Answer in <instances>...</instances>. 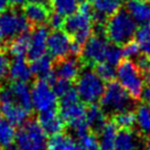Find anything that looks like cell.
<instances>
[{
    "label": "cell",
    "instance_id": "7dc6e473",
    "mask_svg": "<svg viewBox=\"0 0 150 150\" xmlns=\"http://www.w3.org/2000/svg\"><path fill=\"white\" fill-rule=\"evenodd\" d=\"M0 150H4V148H2V147H1V146H0Z\"/></svg>",
    "mask_w": 150,
    "mask_h": 150
},
{
    "label": "cell",
    "instance_id": "bcb514c9",
    "mask_svg": "<svg viewBox=\"0 0 150 150\" xmlns=\"http://www.w3.org/2000/svg\"><path fill=\"white\" fill-rule=\"evenodd\" d=\"M2 119V112H1V109H0V120Z\"/></svg>",
    "mask_w": 150,
    "mask_h": 150
},
{
    "label": "cell",
    "instance_id": "83f0119b",
    "mask_svg": "<svg viewBox=\"0 0 150 150\" xmlns=\"http://www.w3.org/2000/svg\"><path fill=\"white\" fill-rule=\"evenodd\" d=\"M52 9L63 17L75 13L80 8V0H51Z\"/></svg>",
    "mask_w": 150,
    "mask_h": 150
},
{
    "label": "cell",
    "instance_id": "9a60e30c",
    "mask_svg": "<svg viewBox=\"0 0 150 150\" xmlns=\"http://www.w3.org/2000/svg\"><path fill=\"white\" fill-rule=\"evenodd\" d=\"M38 122L40 124V126L42 127L43 130L45 131V134L49 136L62 132L65 128V122H63L61 116L59 115L57 109L40 112Z\"/></svg>",
    "mask_w": 150,
    "mask_h": 150
},
{
    "label": "cell",
    "instance_id": "5b68a950",
    "mask_svg": "<svg viewBox=\"0 0 150 150\" xmlns=\"http://www.w3.org/2000/svg\"><path fill=\"white\" fill-rule=\"evenodd\" d=\"M57 112L71 129L86 122V107L73 87L60 97Z\"/></svg>",
    "mask_w": 150,
    "mask_h": 150
},
{
    "label": "cell",
    "instance_id": "d6a6232c",
    "mask_svg": "<svg viewBox=\"0 0 150 150\" xmlns=\"http://www.w3.org/2000/svg\"><path fill=\"white\" fill-rule=\"evenodd\" d=\"M122 59H124L122 47H120V45L114 44V43H112V45L109 44V47H108V51H107V54H106V60H105V62H107V63H109V64L116 66L122 61Z\"/></svg>",
    "mask_w": 150,
    "mask_h": 150
},
{
    "label": "cell",
    "instance_id": "6da1fadb",
    "mask_svg": "<svg viewBox=\"0 0 150 150\" xmlns=\"http://www.w3.org/2000/svg\"><path fill=\"white\" fill-rule=\"evenodd\" d=\"M93 8L88 2H82L79 10L64 19L63 30L72 40L84 45L93 32Z\"/></svg>",
    "mask_w": 150,
    "mask_h": 150
},
{
    "label": "cell",
    "instance_id": "7bdbcfd3",
    "mask_svg": "<svg viewBox=\"0 0 150 150\" xmlns=\"http://www.w3.org/2000/svg\"><path fill=\"white\" fill-rule=\"evenodd\" d=\"M144 144H145V150H150V135L146 136Z\"/></svg>",
    "mask_w": 150,
    "mask_h": 150
},
{
    "label": "cell",
    "instance_id": "4fadbf2b",
    "mask_svg": "<svg viewBox=\"0 0 150 150\" xmlns=\"http://www.w3.org/2000/svg\"><path fill=\"white\" fill-rule=\"evenodd\" d=\"M80 61L76 59V56H66L61 60H57L56 64H54L53 72L57 79L66 80L73 82L77 79L81 73Z\"/></svg>",
    "mask_w": 150,
    "mask_h": 150
},
{
    "label": "cell",
    "instance_id": "d590c367",
    "mask_svg": "<svg viewBox=\"0 0 150 150\" xmlns=\"http://www.w3.org/2000/svg\"><path fill=\"white\" fill-rule=\"evenodd\" d=\"M10 61L9 54L5 51L0 52V81H4L8 77L10 71Z\"/></svg>",
    "mask_w": 150,
    "mask_h": 150
},
{
    "label": "cell",
    "instance_id": "603a6c76",
    "mask_svg": "<svg viewBox=\"0 0 150 150\" xmlns=\"http://www.w3.org/2000/svg\"><path fill=\"white\" fill-rule=\"evenodd\" d=\"M80 145L75 141L74 137L64 134L63 131L52 135L47 139L49 150H79Z\"/></svg>",
    "mask_w": 150,
    "mask_h": 150
},
{
    "label": "cell",
    "instance_id": "5bb4252c",
    "mask_svg": "<svg viewBox=\"0 0 150 150\" xmlns=\"http://www.w3.org/2000/svg\"><path fill=\"white\" fill-rule=\"evenodd\" d=\"M114 150H145L141 132L132 131V129H120L117 134Z\"/></svg>",
    "mask_w": 150,
    "mask_h": 150
},
{
    "label": "cell",
    "instance_id": "c3c4849f",
    "mask_svg": "<svg viewBox=\"0 0 150 150\" xmlns=\"http://www.w3.org/2000/svg\"><path fill=\"white\" fill-rule=\"evenodd\" d=\"M80 1H81V2H83V0H80Z\"/></svg>",
    "mask_w": 150,
    "mask_h": 150
},
{
    "label": "cell",
    "instance_id": "ab89813d",
    "mask_svg": "<svg viewBox=\"0 0 150 150\" xmlns=\"http://www.w3.org/2000/svg\"><path fill=\"white\" fill-rule=\"evenodd\" d=\"M141 97L145 102H150V84H147L142 89Z\"/></svg>",
    "mask_w": 150,
    "mask_h": 150
},
{
    "label": "cell",
    "instance_id": "681fc988",
    "mask_svg": "<svg viewBox=\"0 0 150 150\" xmlns=\"http://www.w3.org/2000/svg\"><path fill=\"white\" fill-rule=\"evenodd\" d=\"M117 1H122V0H117Z\"/></svg>",
    "mask_w": 150,
    "mask_h": 150
},
{
    "label": "cell",
    "instance_id": "277c9868",
    "mask_svg": "<svg viewBox=\"0 0 150 150\" xmlns=\"http://www.w3.org/2000/svg\"><path fill=\"white\" fill-rule=\"evenodd\" d=\"M116 79L132 98H140L145 87V75L136 62L129 59L122 60L116 70Z\"/></svg>",
    "mask_w": 150,
    "mask_h": 150
},
{
    "label": "cell",
    "instance_id": "8d00e7d4",
    "mask_svg": "<svg viewBox=\"0 0 150 150\" xmlns=\"http://www.w3.org/2000/svg\"><path fill=\"white\" fill-rule=\"evenodd\" d=\"M122 52H124V57L126 59H134V57H138L139 56V47L136 43V41H130L127 44L124 45L122 47Z\"/></svg>",
    "mask_w": 150,
    "mask_h": 150
},
{
    "label": "cell",
    "instance_id": "60d3db41",
    "mask_svg": "<svg viewBox=\"0 0 150 150\" xmlns=\"http://www.w3.org/2000/svg\"><path fill=\"white\" fill-rule=\"evenodd\" d=\"M8 6H9V0H0V13L7 10Z\"/></svg>",
    "mask_w": 150,
    "mask_h": 150
},
{
    "label": "cell",
    "instance_id": "d4e9b609",
    "mask_svg": "<svg viewBox=\"0 0 150 150\" xmlns=\"http://www.w3.org/2000/svg\"><path fill=\"white\" fill-rule=\"evenodd\" d=\"M31 33L30 30L19 34L17 38L9 42V54L13 56H25L28 53L29 44H30Z\"/></svg>",
    "mask_w": 150,
    "mask_h": 150
},
{
    "label": "cell",
    "instance_id": "7c38bea8",
    "mask_svg": "<svg viewBox=\"0 0 150 150\" xmlns=\"http://www.w3.org/2000/svg\"><path fill=\"white\" fill-rule=\"evenodd\" d=\"M49 37V29L44 24L37 25L31 33L30 44L28 49V59L32 62L45 54L47 51V41Z\"/></svg>",
    "mask_w": 150,
    "mask_h": 150
},
{
    "label": "cell",
    "instance_id": "f6af8a7d",
    "mask_svg": "<svg viewBox=\"0 0 150 150\" xmlns=\"http://www.w3.org/2000/svg\"><path fill=\"white\" fill-rule=\"evenodd\" d=\"M5 45H6L5 41H4V39H2V37L0 35V50H2V49L5 47Z\"/></svg>",
    "mask_w": 150,
    "mask_h": 150
},
{
    "label": "cell",
    "instance_id": "8fae6325",
    "mask_svg": "<svg viewBox=\"0 0 150 150\" xmlns=\"http://www.w3.org/2000/svg\"><path fill=\"white\" fill-rule=\"evenodd\" d=\"M73 40L67 33L61 29L53 30L49 33L47 41V50L49 54L55 59L61 60L63 57L71 55V47H72Z\"/></svg>",
    "mask_w": 150,
    "mask_h": 150
},
{
    "label": "cell",
    "instance_id": "4316f807",
    "mask_svg": "<svg viewBox=\"0 0 150 150\" xmlns=\"http://www.w3.org/2000/svg\"><path fill=\"white\" fill-rule=\"evenodd\" d=\"M135 39L141 53L150 57V23L142 24L140 28L137 29Z\"/></svg>",
    "mask_w": 150,
    "mask_h": 150
},
{
    "label": "cell",
    "instance_id": "836d02e7",
    "mask_svg": "<svg viewBox=\"0 0 150 150\" xmlns=\"http://www.w3.org/2000/svg\"><path fill=\"white\" fill-rule=\"evenodd\" d=\"M96 73L103 79L105 82H110L116 79L115 66L107 62H102L96 64Z\"/></svg>",
    "mask_w": 150,
    "mask_h": 150
},
{
    "label": "cell",
    "instance_id": "44dd1931",
    "mask_svg": "<svg viewBox=\"0 0 150 150\" xmlns=\"http://www.w3.org/2000/svg\"><path fill=\"white\" fill-rule=\"evenodd\" d=\"M53 62H54L53 57L50 54H44L40 56L39 59L32 61L30 64L32 74L37 76L38 79L49 81L54 75V72H53L54 63Z\"/></svg>",
    "mask_w": 150,
    "mask_h": 150
},
{
    "label": "cell",
    "instance_id": "ac0fdd59",
    "mask_svg": "<svg viewBox=\"0 0 150 150\" xmlns=\"http://www.w3.org/2000/svg\"><path fill=\"white\" fill-rule=\"evenodd\" d=\"M106 115L107 114L104 112L100 106L96 104H91L86 108V122L88 125L89 130L98 135L107 122Z\"/></svg>",
    "mask_w": 150,
    "mask_h": 150
},
{
    "label": "cell",
    "instance_id": "7a4b0ae2",
    "mask_svg": "<svg viewBox=\"0 0 150 150\" xmlns=\"http://www.w3.org/2000/svg\"><path fill=\"white\" fill-rule=\"evenodd\" d=\"M106 35L114 44L125 45L132 41L137 31V23L126 9H119L106 21Z\"/></svg>",
    "mask_w": 150,
    "mask_h": 150
},
{
    "label": "cell",
    "instance_id": "1f68e13d",
    "mask_svg": "<svg viewBox=\"0 0 150 150\" xmlns=\"http://www.w3.org/2000/svg\"><path fill=\"white\" fill-rule=\"evenodd\" d=\"M77 140H79V145L83 150H99L98 137L92 131H88Z\"/></svg>",
    "mask_w": 150,
    "mask_h": 150
},
{
    "label": "cell",
    "instance_id": "74e56055",
    "mask_svg": "<svg viewBox=\"0 0 150 150\" xmlns=\"http://www.w3.org/2000/svg\"><path fill=\"white\" fill-rule=\"evenodd\" d=\"M47 23L50 25V28H52L53 30H59V29H63V24H64V17L61 16L57 12L50 14V18Z\"/></svg>",
    "mask_w": 150,
    "mask_h": 150
},
{
    "label": "cell",
    "instance_id": "f1b7e54d",
    "mask_svg": "<svg viewBox=\"0 0 150 150\" xmlns=\"http://www.w3.org/2000/svg\"><path fill=\"white\" fill-rule=\"evenodd\" d=\"M136 125L144 135H150V106L142 104L136 110Z\"/></svg>",
    "mask_w": 150,
    "mask_h": 150
},
{
    "label": "cell",
    "instance_id": "7402d4cb",
    "mask_svg": "<svg viewBox=\"0 0 150 150\" xmlns=\"http://www.w3.org/2000/svg\"><path fill=\"white\" fill-rule=\"evenodd\" d=\"M12 92H13L16 102L21 105L24 109L31 112L33 108L32 97H31V91L27 82H20V81H12L10 84Z\"/></svg>",
    "mask_w": 150,
    "mask_h": 150
},
{
    "label": "cell",
    "instance_id": "e0dca14e",
    "mask_svg": "<svg viewBox=\"0 0 150 150\" xmlns=\"http://www.w3.org/2000/svg\"><path fill=\"white\" fill-rule=\"evenodd\" d=\"M125 9L137 24L150 23V1L148 0H128Z\"/></svg>",
    "mask_w": 150,
    "mask_h": 150
},
{
    "label": "cell",
    "instance_id": "30bf717a",
    "mask_svg": "<svg viewBox=\"0 0 150 150\" xmlns=\"http://www.w3.org/2000/svg\"><path fill=\"white\" fill-rule=\"evenodd\" d=\"M109 43L105 35L94 34L84 43L82 50V59L86 64L94 65L105 62Z\"/></svg>",
    "mask_w": 150,
    "mask_h": 150
},
{
    "label": "cell",
    "instance_id": "4dcf8cb0",
    "mask_svg": "<svg viewBox=\"0 0 150 150\" xmlns=\"http://www.w3.org/2000/svg\"><path fill=\"white\" fill-rule=\"evenodd\" d=\"M112 120L120 129H132L136 125V114L132 109L125 110L114 115Z\"/></svg>",
    "mask_w": 150,
    "mask_h": 150
},
{
    "label": "cell",
    "instance_id": "3957f363",
    "mask_svg": "<svg viewBox=\"0 0 150 150\" xmlns=\"http://www.w3.org/2000/svg\"><path fill=\"white\" fill-rule=\"evenodd\" d=\"M106 88L105 81L99 76L96 71L86 67L81 71L76 79V92L84 104H96L100 100Z\"/></svg>",
    "mask_w": 150,
    "mask_h": 150
},
{
    "label": "cell",
    "instance_id": "f546056e",
    "mask_svg": "<svg viewBox=\"0 0 150 150\" xmlns=\"http://www.w3.org/2000/svg\"><path fill=\"white\" fill-rule=\"evenodd\" d=\"M16 128L7 119L0 120V146L5 148L7 146L13 144L16 140Z\"/></svg>",
    "mask_w": 150,
    "mask_h": 150
},
{
    "label": "cell",
    "instance_id": "f35d334b",
    "mask_svg": "<svg viewBox=\"0 0 150 150\" xmlns=\"http://www.w3.org/2000/svg\"><path fill=\"white\" fill-rule=\"evenodd\" d=\"M28 4H38V5L45 6L47 8L52 10V4L51 0H27Z\"/></svg>",
    "mask_w": 150,
    "mask_h": 150
},
{
    "label": "cell",
    "instance_id": "484cf974",
    "mask_svg": "<svg viewBox=\"0 0 150 150\" xmlns=\"http://www.w3.org/2000/svg\"><path fill=\"white\" fill-rule=\"evenodd\" d=\"M94 11L99 12L106 17H110L119 10L120 1L117 0H87Z\"/></svg>",
    "mask_w": 150,
    "mask_h": 150
},
{
    "label": "cell",
    "instance_id": "8992f818",
    "mask_svg": "<svg viewBox=\"0 0 150 150\" xmlns=\"http://www.w3.org/2000/svg\"><path fill=\"white\" fill-rule=\"evenodd\" d=\"M130 94L118 82L110 81L100 98V107L108 115L130 110L134 107V100Z\"/></svg>",
    "mask_w": 150,
    "mask_h": 150
},
{
    "label": "cell",
    "instance_id": "ee69618b",
    "mask_svg": "<svg viewBox=\"0 0 150 150\" xmlns=\"http://www.w3.org/2000/svg\"><path fill=\"white\" fill-rule=\"evenodd\" d=\"M4 150H20V149H19V147L17 146V144H11V145L5 147Z\"/></svg>",
    "mask_w": 150,
    "mask_h": 150
},
{
    "label": "cell",
    "instance_id": "ffe728a7",
    "mask_svg": "<svg viewBox=\"0 0 150 150\" xmlns=\"http://www.w3.org/2000/svg\"><path fill=\"white\" fill-rule=\"evenodd\" d=\"M32 71L24 56H14L11 61L9 71V77L12 81L27 82L32 79Z\"/></svg>",
    "mask_w": 150,
    "mask_h": 150
},
{
    "label": "cell",
    "instance_id": "ba28073f",
    "mask_svg": "<svg viewBox=\"0 0 150 150\" xmlns=\"http://www.w3.org/2000/svg\"><path fill=\"white\" fill-rule=\"evenodd\" d=\"M30 25L23 11L17 10L16 7L0 13V35L6 44L11 42L19 34L30 30Z\"/></svg>",
    "mask_w": 150,
    "mask_h": 150
},
{
    "label": "cell",
    "instance_id": "e575fe53",
    "mask_svg": "<svg viewBox=\"0 0 150 150\" xmlns=\"http://www.w3.org/2000/svg\"><path fill=\"white\" fill-rule=\"evenodd\" d=\"M50 85L52 86L54 93L56 94V96H57L59 98H60L61 96H63L66 92H69V91L73 87L72 82L66 81V80H62V79H57V77H56L55 80L53 81Z\"/></svg>",
    "mask_w": 150,
    "mask_h": 150
},
{
    "label": "cell",
    "instance_id": "52a82bcc",
    "mask_svg": "<svg viewBox=\"0 0 150 150\" xmlns=\"http://www.w3.org/2000/svg\"><path fill=\"white\" fill-rule=\"evenodd\" d=\"M16 144L20 150H49L45 131L39 122L30 118L17 131Z\"/></svg>",
    "mask_w": 150,
    "mask_h": 150
},
{
    "label": "cell",
    "instance_id": "2e32d148",
    "mask_svg": "<svg viewBox=\"0 0 150 150\" xmlns=\"http://www.w3.org/2000/svg\"><path fill=\"white\" fill-rule=\"evenodd\" d=\"M0 109L2 112V116H5L6 119L11 122L14 127H20L30 117V112L24 109L17 102L0 104Z\"/></svg>",
    "mask_w": 150,
    "mask_h": 150
},
{
    "label": "cell",
    "instance_id": "d6986e66",
    "mask_svg": "<svg viewBox=\"0 0 150 150\" xmlns=\"http://www.w3.org/2000/svg\"><path fill=\"white\" fill-rule=\"evenodd\" d=\"M22 11L30 24H32L34 27L47 23L51 14V9L47 8L45 6L38 5V4H27L25 6H23Z\"/></svg>",
    "mask_w": 150,
    "mask_h": 150
},
{
    "label": "cell",
    "instance_id": "cb8c5ba5",
    "mask_svg": "<svg viewBox=\"0 0 150 150\" xmlns=\"http://www.w3.org/2000/svg\"><path fill=\"white\" fill-rule=\"evenodd\" d=\"M118 126L114 120L107 122L102 131L99 132L98 137L99 150H114L115 141L117 138Z\"/></svg>",
    "mask_w": 150,
    "mask_h": 150
},
{
    "label": "cell",
    "instance_id": "9c48e42d",
    "mask_svg": "<svg viewBox=\"0 0 150 150\" xmlns=\"http://www.w3.org/2000/svg\"><path fill=\"white\" fill-rule=\"evenodd\" d=\"M32 105L39 112L57 109V96L47 80L38 79L31 89Z\"/></svg>",
    "mask_w": 150,
    "mask_h": 150
},
{
    "label": "cell",
    "instance_id": "b9f144b4",
    "mask_svg": "<svg viewBox=\"0 0 150 150\" xmlns=\"http://www.w3.org/2000/svg\"><path fill=\"white\" fill-rule=\"evenodd\" d=\"M27 0H9V5H11L12 7H19L22 6Z\"/></svg>",
    "mask_w": 150,
    "mask_h": 150
}]
</instances>
